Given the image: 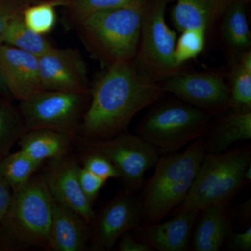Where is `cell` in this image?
Masks as SVG:
<instances>
[{
  "mask_svg": "<svg viewBox=\"0 0 251 251\" xmlns=\"http://www.w3.org/2000/svg\"><path fill=\"white\" fill-rule=\"evenodd\" d=\"M229 108L235 112L251 111V72L239 63L232 75Z\"/></svg>",
  "mask_w": 251,
  "mask_h": 251,
  "instance_id": "4316f807",
  "label": "cell"
},
{
  "mask_svg": "<svg viewBox=\"0 0 251 251\" xmlns=\"http://www.w3.org/2000/svg\"><path fill=\"white\" fill-rule=\"evenodd\" d=\"M166 93L159 82L138 70L134 61L112 64L90 90L92 100L79 128L85 140L110 139Z\"/></svg>",
  "mask_w": 251,
  "mask_h": 251,
  "instance_id": "6da1fadb",
  "label": "cell"
},
{
  "mask_svg": "<svg viewBox=\"0 0 251 251\" xmlns=\"http://www.w3.org/2000/svg\"><path fill=\"white\" fill-rule=\"evenodd\" d=\"M143 217V206L136 198L128 193L119 195L95 216L89 242L91 250H111L124 234L140 226Z\"/></svg>",
  "mask_w": 251,
  "mask_h": 251,
  "instance_id": "30bf717a",
  "label": "cell"
},
{
  "mask_svg": "<svg viewBox=\"0 0 251 251\" xmlns=\"http://www.w3.org/2000/svg\"><path fill=\"white\" fill-rule=\"evenodd\" d=\"M242 1H244V2L247 3H247H249L251 0H242Z\"/></svg>",
  "mask_w": 251,
  "mask_h": 251,
  "instance_id": "74e56055",
  "label": "cell"
},
{
  "mask_svg": "<svg viewBox=\"0 0 251 251\" xmlns=\"http://www.w3.org/2000/svg\"><path fill=\"white\" fill-rule=\"evenodd\" d=\"M0 96L6 99L12 98L11 94L9 93V90L6 88V85H5L2 74H1V69H0Z\"/></svg>",
  "mask_w": 251,
  "mask_h": 251,
  "instance_id": "e575fe53",
  "label": "cell"
},
{
  "mask_svg": "<svg viewBox=\"0 0 251 251\" xmlns=\"http://www.w3.org/2000/svg\"><path fill=\"white\" fill-rule=\"evenodd\" d=\"M12 189L0 173V224L9 210L13 199Z\"/></svg>",
  "mask_w": 251,
  "mask_h": 251,
  "instance_id": "1f68e13d",
  "label": "cell"
},
{
  "mask_svg": "<svg viewBox=\"0 0 251 251\" xmlns=\"http://www.w3.org/2000/svg\"><path fill=\"white\" fill-rule=\"evenodd\" d=\"M24 9L25 6L20 4L17 0H0V36L10 20Z\"/></svg>",
  "mask_w": 251,
  "mask_h": 251,
  "instance_id": "4dcf8cb0",
  "label": "cell"
},
{
  "mask_svg": "<svg viewBox=\"0 0 251 251\" xmlns=\"http://www.w3.org/2000/svg\"><path fill=\"white\" fill-rule=\"evenodd\" d=\"M83 168L105 180L120 179L115 166L108 158L97 153H88L83 158Z\"/></svg>",
  "mask_w": 251,
  "mask_h": 251,
  "instance_id": "f1b7e54d",
  "label": "cell"
},
{
  "mask_svg": "<svg viewBox=\"0 0 251 251\" xmlns=\"http://www.w3.org/2000/svg\"><path fill=\"white\" fill-rule=\"evenodd\" d=\"M232 248L236 250L250 251L251 250V227L242 233L235 234L232 237Z\"/></svg>",
  "mask_w": 251,
  "mask_h": 251,
  "instance_id": "836d02e7",
  "label": "cell"
},
{
  "mask_svg": "<svg viewBox=\"0 0 251 251\" xmlns=\"http://www.w3.org/2000/svg\"><path fill=\"white\" fill-rule=\"evenodd\" d=\"M23 1H29V0H23ZM36 1H41V2H44V1H53V2H57L60 4L62 1H66V0H36Z\"/></svg>",
  "mask_w": 251,
  "mask_h": 251,
  "instance_id": "8d00e7d4",
  "label": "cell"
},
{
  "mask_svg": "<svg viewBox=\"0 0 251 251\" xmlns=\"http://www.w3.org/2000/svg\"><path fill=\"white\" fill-rule=\"evenodd\" d=\"M82 216L53 200L50 250L82 251L88 248L92 227Z\"/></svg>",
  "mask_w": 251,
  "mask_h": 251,
  "instance_id": "2e32d148",
  "label": "cell"
},
{
  "mask_svg": "<svg viewBox=\"0 0 251 251\" xmlns=\"http://www.w3.org/2000/svg\"><path fill=\"white\" fill-rule=\"evenodd\" d=\"M200 211L176 213L173 219L166 222L148 224L139 226L138 240L154 250L185 251L188 249L191 231Z\"/></svg>",
  "mask_w": 251,
  "mask_h": 251,
  "instance_id": "9a60e30c",
  "label": "cell"
},
{
  "mask_svg": "<svg viewBox=\"0 0 251 251\" xmlns=\"http://www.w3.org/2000/svg\"><path fill=\"white\" fill-rule=\"evenodd\" d=\"M88 96L43 90L21 101L19 111L28 130H53L73 136L80 128Z\"/></svg>",
  "mask_w": 251,
  "mask_h": 251,
  "instance_id": "ba28073f",
  "label": "cell"
},
{
  "mask_svg": "<svg viewBox=\"0 0 251 251\" xmlns=\"http://www.w3.org/2000/svg\"><path fill=\"white\" fill-rule=\"evenodd\" d=\"M27 130L19 110L0 100V160L9 154L13 145Z\"/></svg>",
  "mask_w": 251,
  "mask_h": 251,
  "instance_id": "cb8c5ba5",
  "label": "cell"
},
{
  "mask_svg": "<svg viewBox=\"0 0 251 251\" xmlns=\"http://www.w3.org/2000/svg\"><path fill=\"white\" fill-rule=\"evenodd\" d=\"M236 0H176L172 21L178 31L203 29L206 31L224 16Z\"/></svg>",
  "mask_w": 251,
  "mask_h": 251,
  "instance_id": "e0dca14e",
  "label": "cell"
},
{
  "mask_svg": "<svg viewBox=\"0 0 251 251\" xmlns=\"http://www.w3.org/2000/svg\"><path fill=\"white\" fill-rule=\"evenodd\" d=\"M0 69L12 98L27 100L43 89L39 57L11 46L0 44Z\"/></svg>",
  "mask_w": 251,
  "mask_h": 251,
  "instance_id": "5bb4252c",
  "label": "cell"
},
{
  "mask_svg": "<svg viewBox=\"0 0 251 251\" xmlns=\"http://www.w3.org/2000/svg\"><path fill=\"white\" fill-rule=\"evenodd\" d=\"M87 153L108 158L120 173V179L131 190L141 187L145 173L156 165L159 153L140 136L122 133L102 140H84Z\"/></svg>",
  "mask_w": 251,
  "mask_h": 251,
  "instance_id": "9c48e42d",
  "label": "cell"
},
{
  "mask_svg": "<svg viewBox=\"0 0 251 251\" xmlns=\"http://www.w3.org/2000/svg\"><path fill=\"white\" fill-rule=\"evenodd\" d=\"M206 31L203 29H187L181 31L176 41L175 60L178 67L197 57L204 50Z\"/></svg>",
  "mask_w": 251,
  "mask_h": 251,
  "instance_id": "484cf974",
  "label": "cell"
},
{
  "mask_svg": "<svg viewBox=\"0 0 251 251\" xmlns=\"http://www.w3.org/2000/svg\"><path fill=\"white\" fill-rule=\"evenodd\" d=\"M170 0H151L145 9L142 23L138 52L134 60L137 69L145 77L159 82L179 74L174 53L176 34L165 19Z\"/></svg>",
  "mask_w": 251,
  "mask_h": 251,
  "instance_id": "8992f818",
  "label": "cell"
},
{
  "mask_svg": "<svg viewBox=\"0 0 251 251\" xmlns=\"http://www.w3.org/2000/svg\"><path fill=\"white\" fill-rule=\"evenodd\" d=\"M13 193L9 210L0 224L5 236L21 247L50 250L53 198L44 177H31Z\"/></svg>",
  "mask_w": 251,
  "mask_h": 251,
  "instance_id": "277c9868",
  "label": "cell"
},
{
  "mask_svg": "<svg viewBox=\"0 0 251 251\" xmlns=\"http://www.w3.org/2000/svg\"><path fill=\"white\" fill-rule=\"evenodd\" d=\"M194 234L193 248L196 251H217L229 233L226 204H212L202 208Z\"/></svg>",
  "mask_w": 251,
  "mask_h": 251,
  "instance_id": "ac0fdd59",
  "label": "cell"
},
{
  "mask_svg": "<svg viewBox=\"0 0 251 251\" xmlns=\"http://www.w3.org/2000/svg\"><path fill=\"white\" fill-rule=\"evenodd\" d=\"M41 164L19 150L0 160V173L15 192L27 184Z\"/></svg>",
  "mask_w": 251,
  "mask_h": 251,
  "instance_id": "603a6c76",
  "label": "cell"
},
{
  "mask_svg": "<svg viewBox=\"0 0 251 251\" xmlns=\"http://www.w3.org/2000/svg\"><path fill=\"white\" fill-rule=\"evenodd\" d=\"M244 179L247 180L248 181H251V164L248 166L247 170H246L245 173H244Z\"/></svg>",
  "mask_w": 251,
  "mask_h": 251,
  "instance_id": "d590c367",
  "label": "cell"
},
{
  "mask_svg": "<svg viewBox=\"0 0 251 251\" xmlns=\"http://www.w3.org/2000/svg\"><path fill=\"white\" fill-rule=\"evenodd\" d=\"M162 86L166 92H171L206 112L229 108L230 90L222 77L214 73H179Z\"/></svg>",
  "mask_w": 251,
  "mask_h": 251,
  "instance_id": "7c38bea8",
  "label": "cell"
},
{
  "mask_svg": "<svg viewBox=\"0 0 251 251\" xmlns=\"http://www.w3.org/2000/svg\"><path fill=\"white\" fill-rule=\"evenodd\" d=\"M207 147L202 137L182 153L162 157L144 191L143 217L148 224L159 222L187 196L205 156Z\"/></svg>",
  "mask_w": 251,
  "mask_h": 251,
  "instance_id": "7a4b0ae2",
  "label": "cell"
},
{
  "mask_svg": "<svg viewBox=\"0 0 251 251\" xmlns=\"http://www.w3.org/2000/svg\"><path fill=\"white\" fill-rule=\"evenodd\" d=\"M209 122L208 112L184 104L163 105L147 116L140 126V137L158 152L176 151L202 137Z\"/></svg>",
  "mask_w": 251,
  "mask_h": 251,
  "instance_id": "52a82bcc",
  "label": "cell"
},
{
  "mask_svg": "<svg viewBox=\"0 0 251 251\" xmlns=\"http://www.w3.org/2000/svg\"><path fill=\"white\" fill-rule=\"evenodd\" d=\"M246 5L242 0L234 1L225 13L223 23V34L227 44L244 52L250 50L251 44Z\"/></svg>",
  "mask_w": 251,
  "mask_h": 251,
  "instance_id": "7402d4cb",
  "label": "cell"
},
{
  "mask_svg": "<svg viewBox=\"0 0 251 251\" xmlns=\"http://www.w3.org/2000/svg\"><path fill=\"white\" fill-rule=\"evenodd\" d=\"M58 3L44 1L23 10V21L28 28L40 35H45L53 29L56 23V6Z\"/></svg>",
  "mask_w": 251,
  "mask_h": 251,
  "instance_id": "d4e9b609",
  "label": "cell"
},
{
  "mask_svg": "<svg viewBox=\"0 0 251 251\" xmlns=\"http://www.w3.org/2000/svg\"><path fill=\"white\" fill-rule=\"evenodd\" d=\"M72 135L57 130H27L18 140L20 150L36 161L54 160L67 156Z\"/></svg>",
  "mask_w": 251,
  "mask_h": 251,
  "instance_id": "d6986e66",
  "label": "cell"
},
{
  "mask_svg": "<svg viewBox=\"0 0 251 251\" xmlns=\"http://www.w3.org/2000/svg\"><path fill=\"white\" fill-rule=\"evenodd\" d=\"M150 0H71L69 6L77 21L104 10L142 7Z\"/></svg>",
  "mask_w": 251,
  "mask_h": 251,
  "instance_id": "83f0119b",
  "label": "cell"
},
{
  "mask_svg": "<svg viewBox=\"0 0 251 251\" xmlns=\"http://www.w3.org/2000/svg\"><path fill=\"white\" fill-rule=\"evenodd\" d=\"M251 164L247 150L206 154L187 196L176 213L201 211L212 204H226L237 193Z\"/></svg>",
  "mask_w": 251,
  "mask_h": 251,
  "instance_id": "5b68a950",
  "label": "cell"
},
{
  "mask_svg": "<svg viewBox=\"0 0 251 251\" xmlns=\"http://www.w3.org/2000/svg\"><path fill=\"white\" fill-rule=\"evenodd\" d=\"M118 249L120 251H152L151 248L135 239L131 234L126 233L120 238Z\"/></svg>",
  "mask_w": 251,
  "mask_h": 251,
  "instance_id": "d6a6232c",
  "label": "cell"
},
{
  "mask_svg": "<svg viewBox=\"0 0 251 251\" xmlns=\"http://www.w3.org/2000/svg\"><path fill=\"white\" fill-rule=\"evenodd\" d=\"M147 5L104 10L79 21L86 44L92 52L108 66L134 61Z\"/></svg>",
  "mask_w": 251,
  "mask_h": 251,
  "instance_id": "3957f363",
  "label": "cell"
},
{
  "mask_svg": "<svg viewBox=\"0 0 251 251\" xmlns=\"http://www.w3.org/2000/svg\"><path fill=\"white\" fill-rule=\"evenodd\" d=\"M251 138V111H234L216 128L209 151L210 153H221L232 144Z\"/></svg>",
  "mask_w": 251,
  "mask_h": 251,
  "instance_id": "44dd1931",
  "label": "cell"
},
{
  "mask_svg": "<svg viewBox=\"0 0 251 251\" xmlns=\"http://www.w3.org/2000/svg\"><path fill=\"white\" fill-rule=\"evenodd\" d=\"M78 176L82 191L89 201L93 203L98 197L99 192L103 187L106 180L99 177L83 167L79 168Z\"/></svg>",
  "mask_w": 251,
  "mask_h": 251,
  "instance_id": "f546056e",
  "label": "cell"
},
{
  "mask_svg": "<svg viewBox=\"0 0 251 251\" xmlns=\"http://www.w3.org/2000/svg\"><path fill=\"white\" fill-rule=\"evenodd\" d=\"M39 64L44 90L90 95L87 67L77 51L53 47L39 57Z\"/></svg>",
  "mask_w": 251,
  "mask_h": 251,
  "instance_id": "8fae6325",
  "label": "cell"
},
{
  "mask_svg": "<svg viewBox=\"0 0 251 251\" xmlns=\"http://www.w3.org/2000/svg\"><path fill=\"white\" fill-rule=\"evenodd\" d=\"M79 168L75 160L65 156L51 160L43 177L56 202L75 211L91 225L96 214L81 188Z\"/></svg>",
  "mask_w": 251,
  "mask_h": 251,
  "instance_id": "4fadbf2b",
  "label": "cell"
},
{
  "mask_svg": "<svg viewBox=\"0 0 251 251\" xmlns=\"http://www.w3.org/2000/svg\"><path fill=\"white\" fill-rule=\"evenodd\" d=\"M22 12L10 20L0 36V44L11 46L41 57L54 46L44 36L36 34L27 27L23 21Z\"/></svg>",
  "mask_w": 251,
  "mask_h": 251,
  "instance_id": "ffe728a7",
  "label": "cell"
}]
</instances>
